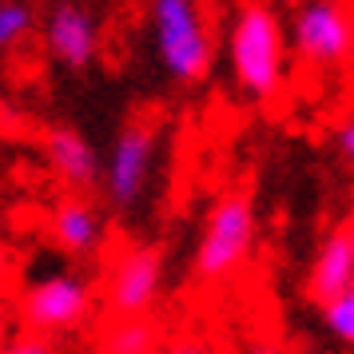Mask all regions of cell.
Wrapping results in <instances>:
<instances>
[{
  "label": "cell",
  "instance_id": "cell-10",
  "mask_svg": "<svg viewBox=\"0 0 354 354\" xmlns=\"http://www.w3.org/2000/svg\"><path fill=\"white\" fill-rule=\"evenodd\" d=\"M40 156H44V167L52 171V179L64 183L68 192L88 195L100 183V151L84 131L48 128L40 140Z\"/></svg>",
  "mask_w": 354,
  "mask_h": 354
},
{
  "label": "cell",
  "instance_id": "cell-21",
  "mask_svg": "<svg viewBox=\"0 0 354 354\" xmlns=\"http://www.w3.org/2000/svg\"><path fill=\"white\" fill-rule=\"evenodd\" d=\"M346 227H351V247H354V223H346ZM351 287H354V283H351Z\"/></svg>",
  "mask_w": 354,
  "mask_h": 354
},
{
  "label": "cell",
  "instance_id": "cell-8",
  "mask_svg": "<svg viewBox=\"0 0 354 354\" xmlns=\"http://www.w3.org/2000/svg\"><path fill=\"white\" fill-rule=\"evenodd\" d=\"M40 40L52 64L68 72H88L100 56V20L80 0H56L40 24Z\"/></svg>",
  "mask_w": 354,
  "mask_h": 354
},
{
  "label": "cell",
  "instance_id": "cell-6",
  "mask_svg": "<svg viewBox=\"0 0 354 354\" xmlns=\"http://www.w3.org/2000/svg\"><path fill=\"white\" fill-rule=\"evenodd\" d=\"M160 144H163V124L151 120V115H131L128 124L115 131L108 156L100 160V187H104V199L115 211H131L144 203Z\"/></svg>",
  "mask_w": 354,
  "mask_h": 354
},
{
  "label": "cell",
  "instance_id": "cell-13",
  "mask_svg": "<svg viewBox=\"0 0 354 354\" xmlns=\"http://www.w3.org/2000/svg\"><path fill=\"white\" fill-rule=\"evenodd\" d=\"M36 28V8L28 0H0V52L20 48Z\"/></svg>",
  "mask_w": 354,
  "mask_h": 354
},
{
  "label": "cell",
  "instance_id": "cell-12",
  "mask_svg": "<svg viewBox=\"0 0 354 354\" xmlns=\"http://www.w3.org/2000/svg\"><path fill=\"white\" fill-rule=\"evenodd\" d=\"M163 326L156 319H108L92 354H160Z\"/></svg>",
  "mask_w": 354,
  "mask_h": 354
},
{
  "label": "cell",
  "instance_id": "cell-15",
  "mask_svg": "<svg viewBox=\"0 0 354 354\" xmlns=\"http://www.w3.org/2000/svg\"><path fill=\"white\" fill-rule=\"evenodd\" d=\"M0 354H60V346H56V338L28 335V330H12V338L0 346Z\"/></svg>",
  "mask_w": 354,
  "mask_h": 354
},
{
  "label": "cell",
  "instance_id": "cell-16",
  "mask_svg": "<svg viewBox=\"0 0 354 354\" xmlns=\"http://www.w3.org/2000/svg\"><path fill=\"white\" fill-rule=\"evenodd\" d=\"M330 144H335L338 160L354 167V112H346L335 128H330Z\"/></svg>",
  "mask_w": 354,
  "mask_h": 354
},
{
  "label": "cell",
  "instance_id": "cell-2",
  "mask_svg": "<svg viewBox=\"0 0 354 354\" xmlns=\"http://www.w3.org/2000/svg\"><path fill=\"white\" fill-rule=\"evenodd\" d=\"M259 243V211L247 187H227L203 211V227L195 239L192 279L199 287H223L247 267Z\"/></svg>",
  "mask_w": 354,
  "mask_h": 354
},
{
  "label": "cell",
  "instance_id": "cell-18",
  "mask_svg": "<svg viewBox=\"0 0 354 354\" xmlns=\"http://www.w3.org/2000/svg\"><path fill=\"white\" fill-rule=\"evenodd\" d=\"M12 330H17V322H12V306L0 299V346H4L8 338H12Z\"/></svg>",
  "mask_w": 354,
  "mask_h": 354
},
{
  "label": "cell",
  "instance_id": "cell-1",
  "mask_svg": "<svg viewBox=\"0 0 354 354\" xmlns=\"http://www.w3.org/2000/svg\"><path fill=\"white\" fill-rule=\"evenodd\" d=\"M227 68L247 100L267 104L287 84V32L267 0H239L227 20Z\"/></svg>",
  "mask_w": 354,
  "mask_h": 354
},
{
  "label": "cell",
  "instance_id": "cell-3",
  "mask_svg": "<svg viewBox=\"0 0 354 354\" xmlns=\"http://www.w3.org/2000/svg\"><path fill=\"white\" fill-rule=\"evenodd\" d=\"M100 306V283L80 267H60V271L36 274L24 283L12 303V322L17 330L44 338L76 335L96 319Z\"/></svg>",
  "mask_w": 354,
  "mask_h": 354
},
{
  "label": "cell",
  "instance_id": "cell-14",
  "mask_svg": "<svg viewBox=\"0 0 354 354\" xmlns=\"http://www.w3.org/2000/svg\"><path fill=\"white\" fill-rule=\"evenodd\" d=\"M315 310H319L326 335L335 338L338 346L354 351V287L342 290V295H335V299H326V303L315 306Z\"/></svg>",
  "mask_w": 354,
  "mask_h": 354
},
{
  "label": "cell",
  "instance_id": "cell-9",
  "mask_svg": "<svg viewBox=\"0 0 354 354\" xmlns=\"http://www.w3.org/2000/svg\"><path fill=\"white\" fill-rule=\"evenodd\" d=\"M48 243L72 263L96 259L108 243V215L96 199L68 192L56 207L48 211Z\"/></svg>",
  "mask_w": 354,
  "mask_h": 354
},
{
  "label": "cell",
  "instance_id": "cell-17",
  "mask_svg": "<svg viewBox=\"0 0 354 354\" xmlns=\"http://www.w3.org/2000/svg\"><path fill=\"white\" fill-rule=\"evenodd\" d=\"M160 354H211V346H207V338H199V335H192V330H183V335L163 338Z\"/></svg>",
  "mask_w": 354,
  "mask_h": 354
},
{
  "label": "cell",
  "instance_id": "cell-19",
  "mask_svg": "<svg viewBox=\"0 0 354 354\" xmlns=\"http://www.w3.org/2000/svg\"><path fill=\"white\" fill-rule=\"evenodd\" d=\"M12 274V247L0 239V287H4V279Z\"/></svg>",
  "mask_w": 354,
  "mask_h": 354
},
{
  "label": "cell",
  "instance_id": "cell-20",
  "mask_svg": "<svg viewBox=\"0 0 354 354\" xmlns=\"http://www.w3.org/2000/svg\"><path fill=\"white\" fill-rule=\"evenodd\" d=\"M247 354H287V351H283L279 342H267V338H263V342H251V346H247Z\"/></svg>",
  "mask_w": 354,
  "mask_h": 354
},
{
  "label": "cell",
  "instance_id": "cell-4",
  "mask_svg": "<svg viewBox=\"0 0 354 354\" xmlns=\"http://www.w3.org/2000/svg\"><path fill=\"white\" fill-rule=\"evenodd\" d=\"M151 48L163 76L179 88H195L215 68V36H211L203 0H147Z\"/></svg>",
  "mask_w": 354,
  "mask_h": 354
},
{
  "label": "cell",
  "instance_id": "cell-5",
  "mask_svg": "<svg viewBox=\"0 0 354 354\" xmlns=\"http://www.w3.org/2000/svg\"><path fill=\"white\" fill-rule=\"evenodd\" d=\"M163 283H167V247L124 243L104 271L100 303L108 310V319H156Z\"/></svg>",
  "mask_w": 354,
  "mask_h": 354
},
{
  "label": "cell",
  "instance_id": "cell-22",
  "mask_svg": "<svg viewBox=\"0 0 354 354\" xmlns=\"http://www.w3.org/2000/svg\"><path fill=\"white\" fill-rule=\"evenodd\" d=\"M351 223H354V219H351Z\"/></svg>",
  "mask_w": 354,
  "mask_h": 354
},
{
  "label": "cell",
  "instance_id": "cell-11",
  "mask_svg": "<svg viewBox=\"0 0 354 354\" xmlns=\"http://www.w3.org/2000/svg\"><path fill=\"white\" fill-rule=\"evenodd\" d=\"M354 283V247H351V227L338 223L330 227L322 243L315 247V255L306 263L303 274V299L310 306H322L326 299H335L342 290H351Z\"/></svg>",
  "mask_w": 354,
  "mask_h": 354
},
{
  "label": "cell",
  "instance_id": "cell-7",
  "mask_svg": "<svg viewBox=\"0 0 354 354\" xmlns=\"http://www.w3.org/2000/svg\"><path fill=\"white\" fill-rule=\"evenodd\" d=\"M287 32V52L306 68H346L354 60V12L346 0H299Z\"/></svg>",
  "mask_w": 354,
  "mask_h": 354
}]
</instances>
